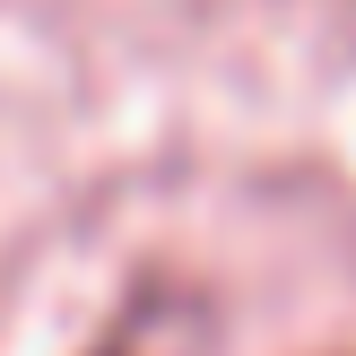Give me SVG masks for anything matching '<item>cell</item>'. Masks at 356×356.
<instances>
[{
    "mask_svg": "<svg viewBox=\"0 0 356 356\" xmlns=\"http://www.w3.org/2000/svg\"><path fill=\"white\" fill-rule=\"evenodd\" d=\"M96 356H131V348H122V339H113V348H96Z\"/></svg>",
    "mask_w": 356,
    "mask_h": 356,
    "instance_id": "1",
    "label": "cell"
}]
</instances>
